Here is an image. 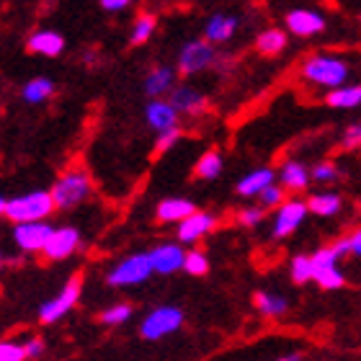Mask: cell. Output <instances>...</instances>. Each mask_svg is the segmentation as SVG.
<instances>
[{
  "label": "cell",
  "instance_id": "obj_1",
  "mask_svg": "<svg viewBox=\"0 0 361 361\" xmlns=\"http://www.w3.org/2000/svg\"><path fill=\"white\" fill-rule=\"evenodd\" d=\"M351 65L346 57L331 52H315L310 54L307 60L300 65V78L302 83L310 88H325L336 90L341 85H346L351 80Z\"/></svg>",
  "mask_w": 361,
  "mask_h": 361
},
{
  "label": "cell",
  "instance_id": "obj_2",
  "mask_svg": "<svg viewBox=\"0 0 361 361\" xmlns=\"http://www.w3.org/2000/svg\"><path fill=\"white\" fill-rule=\"evenodd\" d=\"M93 191V180H90L85 168H70L60 178L54 180V186L49 188V194L54 199V207L62 212L75 209L85 202Z\"/></svg>",
  "mask_w": 361,
  "mask_h": 361
},
{
  "label": "cell",
  "instance_id": "obj_3",
  "mask_svg": "<svg viewBox=\"0 0 361 361\" xmlns=\"http://www.w3.org/2000/svg\"><path fill=\"white\" fill-rule=\"evenodd\" d=\"M54 209H57V207H54L52 194L39 188V191H29V194L8 199L6 217L11 219L13 225H23V222H44Z\"/></svg>",
  "mask_w": 361,
  "mask_h": 361
},
{
  "label": "cell",
  "instance_id": "obj_4",
  "mask_svg": "<svg viewBox=\"0 0 361 361\" xmlns=\"http://www.w3.org/2000/svg\"><path fill=\"white\" fill-rule=\"evenodd\" d=\"M152 274L155 271H152L147 250H142V253H129V256H124L121 261H116L111 269L106 271V284L114 286V289H129V286L145 284Z\"/></svg>",
  "mask_w": 361,
  "mask_h": 361
},
{
  "label": "cell",
  "instance_id": "obj_5",
  "mask_svg": "<svg viewBox=\"0 0 361 361\" xmlns=\"http://www.w3.org/2000/svg\"><path fill=\"white\" fill-rule=\"evenodd\" d=\"M183 310L176 305H158L140 320V336L145 341H163L183 328Z\"/></svg>",
  "mask_w": 361,
  "mask_h": 361
},
{
  "label": "cell",
  "instance_id": "obj_6",
  "mask_svg": "<svg viewBox=\"0 0 361 361\" xmlns=\"http://www.w3.org/2000/svg\"><path fill=\"white\" fill-rule=\"evenodd\" d=\"M80 294H83V276H80V274H73V276L62 284L60 292L39 307V323H44V325L60 323L62 317L68 315L70 310L80 302Z\"/></svg>",
  "mask_w": 361,
  "mask_h": 361
},
{
  "label": "cell",
  "instance_id": "obj_7",
  "mask_svg": "<svg viewBox=\"0 0 361 361\" xmlns=\"http://www.w3.org/2000/svg\"><path fill=\"white\" fill-rule=\"evenodd\" d=\"M307 217H310L307 199L289 196V199L274 212V219H271V240H286V238H292V235L305 225Z\"/></svg>",
  "mask_w": 361,
  "mask_h": 361
},
{
  "label": "cell",
  "instance_id": "obj_8",
  "mask_svg": "<svg viewBox=\"0 0 361 361\" xmlns=\"http://www.w3.org/2000/svg\"><path fill=\"white\" fill-rule=\"evenodd\" d=\"M214 65H217V47L209 44L207 39H191L178 49L176 70L180 75H199V73L214 68Z\"/></svg>",
  "mask_w": 361,
  "mask_h": 361
},
{
  "label": "cell",
  "instance_id": "obj_9",
  "mask_svg": "<svg viewBox=\"0 0 361 361\" xmlns=\"http://www.w3.org/2000/svg\"><path fill=\"white\" fill-rule=\"evenodd\" d=\"M341 261L343 258L336 253V248L331 245H320V248L312 253V269H315V284L325 292H336V289H343L346 286V274L341 269Z\"/></svg>",
  "mask_w": 361,
  "mask_h": 361
},
{
  "label": "cell",
  "instance_id": "obj_10",
  "mask_svg": "<svg viewBox=\"0 0 361 361\" xmlns=\"http://www.w3.org/2000/svg\"><path fill=\"white\" fill-rule=\"evenodd\" d=\"M284 29L289 37L310 39L328 29V18L323 11H315V8H292L284 16Z\"/></svg>",
  "mask_w": 361,
  "mask_h": 361
},
{
  "label": "cell",
  "instance_id": "obj_11",
  "mask_svg": "<svg viewBox=\"0 0 361 361\" xmlns=\"http://www.w3.org/2000/svg\"><path fill=\"white\" fill-rule=\"evenodd\" d=\"M147 256H150L152 271L160 274V276H173V274L183 271V264H186V250H183V245L178 240L158 243V245H152L147 250Z\"/></svg>",
  "mask_w": 361,
  "mask_h": 361
},
{
  "label": "cell",
  "instance_id": "obj_12",
  "mask_svg": "<svg viewBox=\"0 0 361 361\" xmlns=\"http://www.w3.org/2000/svg\"><path fill=\"white\" fill-rule=\"evenodd\" d=\"M217 225H219L217 214L196 209L191 217H186L180 225H176V238H178L180 245H196V243H202L207 235L214 233Z\"/></svg>",
  "mask_w": 361,
  "mask_h": 361
},
{
  "label": "cell",
  "instance_id": "obj_13",
  "mask_svg": "<svg viewBox=\"0 0 361 361\" xmlns=\"http://www.w3.org/2000/svg\"><path fill=\"white\" fill-rule=\"evenodd\" d=\"M52 233L54 227L47 219L44 222H23V225H13V243L23 253H44Z\"/></svg>",
  "mask_w": 361,
  "mask_h": 361
},
{
  "label": "cell",
  "instance_id": "obj_14",
  "mask_svg": "<svg viewBox=\"0 0 361 361\" xmlns=\"http://www.w3.org/2000/svg\"><path fill=\"white\" fill-rule=\"evenodd\" d=\"M279 186L284 188L286 194H302L307 191L312 183V168H307V163H302L297 158H289L279 166Z\"/></svg>",
  "mask_w": 361,
  "mask_h": 361
},
{
  "label": "cell",
  "instance_id": "obj_15",
  "mask_svg": "<svg viewBox=\"0 0 361 361\" xmlns=\"http://www.w3.org/2000/svg\"><path fill=\"white\" fill-rule=\"evenodd\" d=\"M78 248H80V230L68 225L54 227L52 238L44 248V258L47 261H68Z\"/></svg>",
  "mask_w": 361,
  "mask_h": 361
},
{
  "label": "cell",
  "instance_id": "obj_16",
  "mask_svg": "<svg viewBox=\"0 0 361 361\" xmlns=\"http://www.w3.org/2000/svg\"><path fill=\"white\" fill-rule=\"evenodd\" d=\"M168 101H171L176 111L183 114V116H202V114L207 111V106H209V101H207V96H204L202 90L188 83L176 85L173 93L168 96Z\"/></svg>",
  "mask_w": 361,
  "mask_h": 361
},
{
  "label": "cell",
  "instance_id": "obj_17",
  "mask_svg": "<svg viewBox=\"0 0 361 361\" xmlns=\"http://www.w3.org/2000/svg\"><path fill=\"white\" fill-rule=\"evenodd\" d=\"M274 183H279V173L274 168L261 166L243 176V178L235 183V191H238V196H243V199H258V196L264 194L269 186H274Z\"/></svg>",
  "mask_w": 361,
  "mask_h": 361
},
{
  "label": "cell",
  "instance_id": "obj_18",
  "mask_svg": "<svg viewBox=\"0 0 361 361\" xmlns=\"http://www.w3.org/2000/svg\"><path fill=\"white\" fill-rule=\"evenodd\" d=\"M178 116L180 114L173 109V104L168 101V98H158V101H150V104L145 106V121H147V127L152 132H168V129H176L178 127Z\"/></svg>",
  "mask_w": 361,
  "mask_h": 361
},
{
  "label": "cell",
  "instance_id": "obj_19",
  "mask_svg": "<svg viewBox=\"0 0 361 361\" xmlns=\"http://www.w3.org/2000/svg\"><path fill=\"white\" fill-rule=\"evenodd\" d=\"M176 68L171 65H155V68L145 75V96L150 98V101H158V98H168L173 93L176 88Z\"/></svg>",
  "mask_w": 361,
  "mask_h": 361
},
{
  "label": "cell",
  "instance_id": "obj_20",
  "mask_svg": "<svg viewBox=\"0 0 361 361\" xmlns=\"http://www.w3.org/2000/svg\"><path fill=\"white\" fill-rule=\"evenodd\" d=\"M238 29H240V18L235 13H214L209 16V21L204 23V39L214 47L227 44Z\"/></svg>",
  "mask_w": 361,
  "mask_h": 361
},
{
  "label": "cell",
  "instance_id": "obj_21",
  "mask_svg": "<svg viewBox=\"0 0 361 361\" xmlns=\"http://www.w3.org/2000/svg\"><path fill=\"white\" fill-rule=\"evenodd\" d=\"M253 307L258 310V315H264L266 320H281L289 315L292 302L286 300L281 292H271V289H258L253 294Z\"/></svg>",
  "mask_w": 361,
  "mask_h": 361
},
{
  "label": "cell",
  "instance_id": "obj_22",
  "mask_svg": "<svg viewBox=\"0 0 361 361\" xmlns=\"http://www.w3.org/2000/svg\"><path fill=\"white\" fill-rule=\"evenodd\" d=\"M196 212V204L191 199H183V196H168L163 202H158L155 207V219L163 222V225H180L186 217H191Z\"/></svg>",
  "mask_w": 361,
  "mask_h": 361
},
{
  "label": "cell",
  "instance_id": "obj_23",
  "mask_svg": "<svg viewBox=\"0 0 361 361\" xmlns=\"http://www.w3.org/2000/svg\"><path fill=\"white\" fill-rule=\"evenodd\" d=\"M307 209L315 217L331 219L343 209V196L338 191H315V194L307 196Z\"/></svg>",
  "mask_w": 361,
  "mask_h": 361
},
{
  "label": "cell",
  "instance_id": "obj_24",
  "mask_svg": "<svg viewBox=\"0 0 361 361\" xmlns=\"http://www.w3.org/2000/svg\"><path fill=\"white\" fill-rule=\"evenodd\" d=\"M65 49V37L52 29H39L29 37V52L44 54V57H57Z\"/></svg>",
  "mask_w": 361,
  "mask_h": 361
},
{
  "label": "cell",
  "instance_id": "obj_25",
  "mask_svg": "<svg viewBox=\"0 0 361 361\" xmlns=\"http://www.w3.org/2000/svg\"><path fill=\"white\" fill-rule=\"evenodd\" d=\"M286 47H289V34H286V29L271 26V29H264L256 37V52L264 54V57H279Z\"/></svg>",
  "mask_w": 361,
  "mask_h": 361
},
{
  "label": "cell",
  "instance_id": "obj_26",
  "mask_svg": "<svg viewBox=\"0 0 361 361\" xmlns=\"http://www.w3.org/2000/svg\"><path fill=\"white\" fill-rule=\"evenodd\" d=\"M325 104L331 109H341V111H351L361 106V83H346L336 90L325 93Z\"/></svg>",
  "mask_w": 361,
  "mask_h": 361
},
{
  "label": "cell",
  "instance_id": "obj_27",
  "mask_svg": "<svg viewBox=\"0 0 361 361\" xmlns=\"http://www.w3.org/2000/svg\"><path fill=\"white\" fill-rule=\"evenodd\" d=\"M222 171H225V158L219 150H207L194 166V176L199 180H214L222 176Z\"/></svg>",
  "mask_w": 361,
  "mask_h": 361
},
{
  "label": "cell",
  "instance_id": "obj_28",
  "mask_svg": "<svg viewBox=\"0 0 361 361\" xmlns=\"http://www.w3.org/2000/svg\"><path fill=\"white\" fill-rule=\"evenodd\" d=\"M289 279L294 286H305L315 281V269H312V253H297L289 261Z\"/></svg>",
  "mask_w": 361,
  "mask_h": 361
},
{
  "label": "cell",
  "instance_id": "obj_29",
  "mask_svg": "<svg viewBox=\"0 0 361 361\" xmlns=\"http://www.w3.org/2000/svg\"><path fill=\"white\" fill-rule=\"evenodd\" d=\"M52 93H54V83L49 78H34V80H29L21 90V96L26 104H42V101H47Z\"/></svg>",
  "mask_w": 361,
  "mask_h": 361
},
{
  "label": "cell",
  "instance_id": "obj_30",
  "mask_svg": "<svg viewBox=\"0 0 361 361\" xmlns=\"http://www.w3.org/2000/svg\"><path fill=\"white\" fill-rule=\"evenodd\" d=\"M132 315H135V307L129 302H116V305H111V307H106L101 312V323L109 325V328H119V325L129 323Z\"/></svg>",
  "mask_w": 361,
  "mask_h": 361
},
{
  "label": "cell",
  "instance_id": "obj_31",
  "mask_svg": "<svg viewBox=\"0 0 361 361\" xmlns=\"http://www.w3.org/2000/svg\"><path fill=\"white\" fill-rule=\"evenodd\" d=\"M155 29H158V18H155L152 13H142L135 21V26H132V37H129V42H132L135 47L145 44L147 39H152Z\"/></svg>",
  "mask_w": 361,
  "mask_h": 361
},
{
  "label": "cell",
  "instance_id": "obj_32",
  "mask_svg": "<svg viewBox=\"0 0 361 361\" xmlns=\"http://www.w3.org/2000/svg\"><path fill=\"white\" fill-rule=\"evenodd\" d=\"M209 256L204 253L202 248H191L186 250V264H183V271L188 276H207L209 274Z\"/></svg>",
  "mask_w": 361,
  "mask_h": 361
},
{
  "label": "cell",
  "instance_id": "obj_33",
  "mask_svg": "<svg viewBox=\"0 0 361 361\" xmlns=\"http://www.w3.org/2000/svg\"><path fill=\"white\" fill-rule=\"evenodd\" d=\"M235 219H238V225L245 227V230H256L258 225H264L266 209H261L258 204H250V207H243V209L235 214Z\"/></svg>",
  "mask_w": 361,
  "mask_h": 361
},
{
  "label": "cell",
  "instance_id": "obj_34",
  "mask_svg": "<svg viewBox=\"0 0 361 361\" xmlns=\"http://www.w3.org/2000/svg\"><path fill=\"white\" fill-rule=\"evenodd\" d=\"M286 199H289V196H286L284 188L279 186V183H274V186H269L264 194L258 196V207H261V209H266V212H276L279 207L286 202Z\"/></svg>",
  "mask_w": 361,
  "mask_h": 361
},
{
  "label": "cell",
  "instance_id": "obj_35",
  "mask_svg": "<svg viewBox=\"0 0 361 361\" xmlns=\"http://www.w3.org/2000/svg\"><path fill=\"white\" fill-rule=\"evenodd\" d=\"M341 178V168L333 160H317L312 166V180L315 183H333Z\"/></svg>",
  "mask_w": 361,
  "mask_h": 361
},
{
  "label": "cell",
  "instance_id": "obj_36",
  "mask_svg": "<svg viewBox=\"0 0 361 361\" xmlns=\"http://www.w3.org/2000/svg\"><path fill=\"white\" fill-rule=\"evenodd\" d=\"M0 361H29L23 341H0Z\"/></svg>",
  "mask_w": 361,
  "mask_h": 361
},
{
  "label": "cell",
  "instance_id": "obj_37",
  "mask_svg": "<svg viewBox=\"0 0 361 361\" xmlns=\"http://www.w3.org/2000/svg\"><path fill=\"white\" fill-rule=\"evenodd\" d=\"M180 140V127L176 129H168V132H163V135H158V140H155V152L158 155H163V152L173 150L176 142Z\"/></svg>",
  "mask_w": 361,
  "mask_h": 361
},
{
  "label": "cell",
  "instance_id": "obj_38",
  "mask_svg": "<svg viewBox=\"0 0 361 361\" xmlns=\"http://www.w3.org/2000/svg\"><path fill=\"white\" fill-rule=\"evenodd\" d=\"M23 348H26V356H29V361H39L42 356H44L47 343L42 338H37V336H31V338L23 341Z\"/></svg>",
  "mask_w": 361,
  "mask_h": 361
},
{
  "label": "cell",
  "instance_id": "obj_39",
  "mask_svg": "<svg viewBox=\"0 0 361 361\" xmlns=\"http://www.w3.org/2000/svg\"><path fill=\"white\" fill-rule=\"evenodd\" d=\"M341 145H343L346 150L359 147L361 145V124H348V127L343 129V135H341Z\"/></svg>",
  "mask_w": 361,
  "mask_h": 361
},
{
  "label": "cell",
  "instance_id": "obj_40",
  "mask_svg": "<svg viewBox=\"0 0 361 361\" xmlns=\"http://www.w3.org/2000/svg\"><path fill=\"white\" fill-rule=\"evenodd\" d=\"M346 243H348V258H361V225L346 235Z\"/></svg>",
  "mask_w": 361,
  "mask_h": 361
},
{
  "label": "cell",
  "instance_id": "obj_41",
  "mask_svg": "<svg viewBox=\"0 0 361 361\" xmlns=\"http://www.w3.org/2000/svg\"><path fill=\"white\" fill-rule=\"evenodd\" d=\"M135 0H101V8L109 11V13H116V11H124L127 6H132Z\"/></svg>",
  "mask_w": 361,
  "mask_h": 361
},
{
  "label": "cell",
  "instance_id": "obj_42",
  "mask_svg": "<svg viewBox=\"0 0 361 361\" xmlns=\"http://www.w3.org/2000/svg\"><path fill=\"white\" fill-rule=\"evenodd\" d=\"M274 361H305V354H302V351H289V354H281Z\"/></svg>",
  "mask_w": 361,
  "mask_h": 361
},
{
  "label": "cell",
  "instance_id": "obj_43",
  "mask_svg": "<svg viewBox=\"0 0 361 361\" xmlns=\"http://www.w3.org/2000/svg\"><path fill=\"white\" fill-rule=\"evenodd\" d=\"M6 209H8V199L0 194V217H6Z\"/></svg>",
  "mask_w": 361,
  "mask_h": 361
},
{
  "label": "cell",
  "instance_id": "obj_44",
  "mask_svg": "<svg viewBox=\"0 0 361 361\" xmlns=\"http://www.w3.org/2000/svg\"><path fill=\"white\" fill-rule=\"evenodd\" d=\"M6 266H8V258H6V253L0 250V276H3V271H6Z\"/></svg>",
  "mask_w": 361,
  "mask_h": 361
},
{
  "label": "cell",
  "instance_id": "obj_45",
  "mask_svg": "<svg viewBox=\"0 0 361 361\" xmlns=\"http://www.w3.org/2000/svg\"><path fill=\"white\" fill-rule=\"evenodd\" d=\"M359 23H361V13H359Z\"/></svg>",
  "mask_w": 361,
  "mask_h": 361
}]
</instances>
